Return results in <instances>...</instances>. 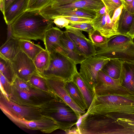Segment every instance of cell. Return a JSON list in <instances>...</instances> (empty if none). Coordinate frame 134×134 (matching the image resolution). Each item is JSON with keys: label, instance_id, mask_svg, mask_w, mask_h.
I'll return each instance as SVG.
<instances>
[{"label": "cell", "instance_id": "1", "mask_svg": "<svg viewBox=\"0 0 134 134\" xmlns=\"http://www.w3.org/2000/svg\"><path fill=\"white\" fill-rule=\"evenodd\" d=\"M53 23L40 10H26L11 24L12 36L19 40L43 41L46 32L53 27Z\"/></svg>", "mask_w": 134, "mask_h": 134}, {"label": "cell", "instance_id": "2", "mask_svg": "<svg viewBox=\"0 0 134 134\" xmlns=\"http://www.w3.org/2000/svg\"><path fill=\"white\" fill-rule=\"evenodd\" d=\"M77 126L81 134H134V130L125 128L105 114H88Z\"/></svg>", "mask_w": 134, "mask_h": 134}, {"label": "cell", "instance_id": "3", "mask_svg": "<svg viewBox=\"0 0 134 134\" xmlns=\"http://www.w3.org/2000/svg\"><path fill=\"white\" fill-rule=\"evenodd\" d=\"M113 113H134V94L95 95L85 115Z\"/></svg>", "mask_w": 134, "mask_h": 134}, {"label": "cell", "instance_id": "4", "mask_svg": "<svg viewBox=\"0 0 134 134\" xmlns=\"http://www.w3.org/2000/svg\"><path fill=\"white\" fill-rule=\"evenodd\" d=\"M57 96L52 92L45 91L32 85L29 88L23 89L12 85L8 99L18 104L42 109L54 100Z\"/></svg>", "mask_w": 134, "mask_h": 134}, {"label": "cell", "instance_id": "5", "mask_svg": "<svg viewBox=\"0 0 134 134\" xmlns=\"http://www.w3.org/2000/svg\"><path fill=\"white\" fill-rule=\"evenodd\" d=\"M42 110L45 115L51 117L55 120L59 129L67 132L70 131L81 118L58 96L54 100Z\"/></svg>", "mask_w": 134, "mask_h": 134}, {"label": "cell", "instance_id": "6", "mask_svg": "<svg viewBox=\"0 0 134 134\" xmlns=\"http://www.w3.org/2000/svg\"><path fill=\"white\" fill-rule=\"evenodd\" d=\"M50 53L49 66L40 75L44 77L58 78L66 82L72 80L78 72L76 64L64 52L54 51Z\"/></svg>", "mask_w": 134, "mask_h": 134}, {"label": "cell", "instance_id": "7", "mask_svg": "<svg viewBox=\"0 0 134 134\" xmlns=\"http://www.w3.org/2000/svg\"><path fill=\"white\" fill-rule=\"evenodd\" d=\"M0 108L10 120H37L47 115L44 114L42 109L15 103L10 100L1 91Z\"/></svg>", "mask_w": 134, "mask_h": 134}, {"label": "cell", "instance_id": "8", "mask_svg": "<svg viewBox=\"0 0 134 134\" xmlns=\"http://www.w3.org/2000/svg\"><path fill=\"white\" fill-rule=\"evenodd\" d=\"M109 59L96 55L87 58L80 64V75L93 91L99 72Z\"/></svg>", "mask_w": 134, "mask_h": 134}, {"label": "cell", "instance_id": "9", "mask_svg": "<svg viewBox=\"0 0 134 134\" xmlns=\"http://www.w3.org/2000/svg\"><path fill=\"white\" fill-rule=\"evenodd\" d=\"M105 6L101 0H79L66 5L40 11L46 18L53 20L59 14L70 9L82 8L96 12Z\"/></svg>", "mask_w": 134, "mask_h": 134}, {"label": "cell", "instance_id": "10", "mask_svg": "<svg viewBox=\"0 0 134 134\" xmlns=\"http://www.w3.org/2000/svg\"><path fill=\"white\" fill-rule=\"evenodd\" d=\"M96 56L109 59H117L134 64L133 41L120 46L110 48L96 49Z\"/></svg>", "mask_w": 134, "mask_h": 134}, {"label": "cell", "instance_id": "11", "mask_svg": "<svg viewBox=\"0 0 134 134\" xmlns=\"http://www.w3.org/2000/svg\"><path fill=\"white\" fill-rule=\"evenodd\" d=\"M11 61L16 77L21 79L28 81L32 75L38 73L33 61L21 50Z\"/></svg>", "mask_w": 134, "mask_h": 134}, {"label": "cell", "instance_id": "12", "mask_svg": "<svg viewBox=\"0 0 134 134\" xmlns=\"http://www.w3.org/2000/svg\"><path fill=\"white\" fill-rule=\"evenodd\" d=\"M65 31L74 44L78 51L87 58L96 55L95 47L90 40L82 33V31L67 26Z\"/></svg>", "mask_w": 134, "mask_h": 134}, {"label": "cell", "instance_id": "13", "mask_svg": "<svg viewBox=\"0 0 134 134\" xmlns=\"http://www.w3.org/2000/svg\"><path fill=\"white\" fill-rule=\"evenodd\" d=\"M44 77L51 91L69 105L81 117L85 115L86 111L79 107L70 96L65 87L66 81L57 77Z\"/></svg>", "mask_w": 134, "mask_h": 134}, {"label": "cell", "instance_id": "14", "mask_svg": "<svg viewBox=\"0 0 134 134\" xmlns=\"http://www.w3.org/2000/svg\"><path fill=\"white\" fill-rule=\"evenodd\" d=\"M13 122L21 127L34 130H38L44 133H50L59 129V127L51 117L46 115L37 120L26 121L11 119Z\"/></svg>", "mask_w": 134, "mask_h": 134}, {"label": "cell", "instance_id": "15", "mask_svg": "<svg viewBox=\"0 0 134 134\" xmlns=\"http://www.w3.org/2000/svg\"><path fill=\"white\" fill-rule=\"evenodd\" d=\"M63 31L57 27L49 29L46 32L43 41L45 49L49 53L53 52H64L60 38Z\"/></svg>", "mask_w": 134, "mask_h": 134}, {"label": "cell", "instance_id": "16", "mask_svg": "<svg viewBox=\"0 0 134 134\" xmlns=\"http://www.w3.org/2000/svg\"><path fill=\"white\" fill-rule=\"evenodd\" d=\"M95 95L97 96L109 95H126L134 94L131 91L121 85H113L97 81L93 90Z\"/></svg>", "mask_w": 134, "mask_h": 134}, {"label": "cell", "instance_id": "17", "mask_svg": "<svg viewBox=\"0 0 134 134\" xmlns=\"http://www.w3.org/2000/svg\"><path fill=\"white\" fill-rule=\"evenodd\" d=\"M60 41L64 52L76 64H80L87 58L78 51L73 42L65 31H63L60 36Z\"/></svg>", "mask_w": 134, "mask_h": 134}, {"label": "cell", "instance_id": "18", "mask_svg": "<svg viewBox=\"0 0 134 134\" xmlns=\"http://www.w3.org/2000/svg\"><path fill=\"white\" fill-rule=\"evenodd\" d=\"M29 0H15L5 10L4 19L7 25L12 24L14 20L26 11Z\"/></svg>", "mask_w": 134, "mask_h": 134}, {"label": "cell", "instance_id": "19", "mask_svg": "<svg viewBox=\"0 0 134 134\" xmlns=\"http://www.w3.org/2000/svg\"><path fill=\"white\" fill-rule=\"evenodd\" d=\"M21 51L19 40L13 37L7 40L0 48V57L11 61Z\"/></svg>", "mask_w": 134, "mask_h": 134}, {"label": "cell", "instance_id": "20", "mask_svg": "<svg viewBox=\"0 0 134 134\" xmlns=\"http://www.w3.org/2000/svg\"><path fill=\"white\" fill-rule=\"evenodd\" d=\"M122 61V68L119 78L121 85L134 92V64Z\"/></svg>", "mask_w": 134, "mask_h": 134}, {"label": "cell", "instance_id": "21", "mask_svg": "<svg viewBox=\"0 0 134 134\" xmlns=\"http://www.w3.org/2000/svg\"><path fill=\"white\" fill-rule=\"evenodd\" d=\"M78 86L81 92L87 107H90L95 96V94L77 72L74 75L72 80Z\"/></svg>", "mask_w": 134, "mask_h": 134}, {"label": "cell", "instance_id": "22", "mask_svg": "<svg viewBox=\"0 0 134 134\" xmlns=\"http://www.w3.org/2000/svg\"><path fill=\"white\" fill-rule=\"evenodd\" d=\"M65 87L71 99L79 107L85 111L87 109L81 92L73 80L66 82Z\"/></svg>", "mask_w": 134, "mask_h": 134}, {"label": "cell", "instance_id": "23", "mask_svg": "<svg viewBox=\"0 0 134 134\" xmlns=\"http://www.w3.org/2000/svg\"><path fill=\"white\" fill-rule=\"evenodd\" d=\"M122 61L118 59H110L102 68L101 70L111 77L119 79L121 71Z\"/></svg>", "mask_w": 134, "mask_h": 134}, {"label": "cell", "instance_id": "24", "mask_svg": "<svg viewBox=\"0 0 134 134\" xmlns=\"http://www.w3.org/2000/svg\"><path fill=\"white\" fill-rule=\"evenodd\" d=\"M105 114L123 127L134 130V113H113Z\"/></svg>", "mask_w": 134, "mask_h": 134}, {"label": "cell", "instance_id": "25", "mask_svg": "<svg viewBox=\"0 0 134 134\" xmlns=\"http://www.w3.org/2000/svg\"><path fill=\"white\" fill-rule=\"evenodd\" d=\"M134 16L125 9L122 10L119 21L118 30L120 34L127 35L132 26Z\"/></svg>", "mask_w": 134, "mask_h": 134}, {"label": "cell", "instance_id": "26", "mask_svg": "<svg viewBox=\"0 0 134 134\" xmlns=\"http://www.w3.org/2000/svg\"><path fill=\"white\" fill-rule=\"evenodd\" d=\"M19 42L21 50L33 61L40 52L44 49L39 44H35L30 40L19 39Z\"/></svg>", "mask_w": 134, "mask_h": 134}, {"label": "cell", "instance_id": "27", "mask_svg": "<svg viewBox=\"0 0 134 134\" xmlns=\"http://www.w3.org/2000/svg\"><path fill=\"white\" fill-rule=\"evenodd\" d=\"M50 60V53L45 49L36 56L33 61L38 74H41L48 69Z\"/></svg>", "mask_w": 134, "mask_h": 134}, {"label": "cell", "instance_id": "28", "mask_svg": "<svg viewBox=\"0 0 134 134\" xmlns=\"http://www.w3.org/2000/svg\"><path fill=\"white\" fill-rule=\"evenodd\" d=\"M0 72L12 85L16 76L11 61L0 57Z\"/></svg>", "mask_w": 134, "mask_h": 134}, {"label": "cell", "instance_id": "29", "mask_svg": "<svg viewBox=\"0 0 134 134\" xmlns=\"http://www.w3.org/2000/svg\"><path fill=\"white\" fill-rule=\"evenodd\" d=\"M96 15V11L84 8H76L62 12L59 14L55 18L59 16H76L92 20L95 18Z\"/></svg>", "mask_w": 134, "mask_h": 134}, {"label": "cell", "instance_id": "30", "mask_svg": "<svg viewBox=\"0 0 134 134\" xmlns=\"http://www.w3.org/2000/svg\"><path fill=\"white\" fill-rule=\"evenodd\" d=\"M88 34L89 37L96 49L106 47L109 38L102 36L99 31L94 29Z\"/></svg>", "mask_w": 134, "mask_h": 134}, {"label": "cell", "instance_id": "31", "mask_svg": "<svg viewBox=\"0 0 134 134\" xmlns=\"http://www.w3.org/2000/svg\"><path fill=\"white\" fill-rule=\"evenodd\" d=\"M133 41V39L130 36L121 34L116 35L109 38L107 46L105 48L118 47Z\"/></svg>", "mask_w": 134, "mask_h": 134}, {"label": "cell", "instance_id": "32", "mask_svg": "<svg viewBox=\"0 0 134 134\" xmlns=\"http://www.w3.org/2000/svg\"><path fill=\"white\" fill-rule=\"evenodd\" d=\"M33 86L42 91H51L48 86L45 78L38 73L32 75L28 81Z\"/></svg>", "mask_w": 134, "mask_h": 134}, {"label": "cell", "instance_id": "33", "mask_svg": "<svg viewBox=\"0 0 134 134\" xmlns=\"http://www.w3.org/2000/svg\"><path fill=\"white\" fill-rule=\"evenodd\" d=\"M102 0L111 18L115 10L122 4L121 0Z\"/></svg>", "mask_w": 134, "mask_h": 134}, {"label": "cell", "instance_id": "34", "mask_svg": "<svg viewBox=\"0 0 134 134\" xmlns=\"http://www.w3.org/2000/svg\"><path fill=\"white\" fill-rule=\"evenodd\" d=\"M53 0H29L27 10H40Z\"/></svg>", "mask_w": 134, "mask_h": 134}, {"label": "cell", "instance_id": "35", "mask_svg": "<svg viewBox=\"0 0 134 134\" xmlns=\"http://www.w3.org/2000/svg\"><path fill=\"white\" fill-rule=\"evenodd\" d=\"M106 22V13L102 16L95 18L91 23L93 29L97 30L100 33L104 28Z\"/></svg>", "mask_w": 134, "mask_h": 134}, {"label": "cell", "instance_id": "36", "mask_svg": "<svg viewBox=\"0 0 134 134\" xmlns=\"http://www.w3.org/2000/svg\"><path fill=\"white\" fill-rule=\"evenodd\" d=\"M1 92L6 97L9 98L10 93L11 85L0 72Z\"/></svg>", "mask_w": 134, "mask_h": 134}, {"label": "cell", "instance_id": "37", "mask_svg": "<svg viewBox=\"0 0 134 134\" xmlns=\"http://www.w3.org/2000/svg\"><path fill=\"white\" fill-rule=\"evenodd\" d=\"M79 0H53L47 5L40 10L42 11L66 5Z\"/></svg>", "mask_w": 134, "mask_h": 134}, {"label": "cell", "instance_id": "38", "mask_svg": "<svg viewBox=\"0 0 134 134\" xmlns=\"http://www.w3.org/2000/svg\"><path fill=\"white\" fill-rule=\"evenodd\" d=\"M67 26L80 31H85L88 33L93 29L91 22L70 23Z\"/></svg>", "mask_w": 134, "mask_h": 134}, {"label": "cell", "instance_id": "39", "mask_svg": "<svg viewBox=\"0 0 134 134\" xmlns=\"http://www.w3.org/2000/svg\"><path fill=\"white\" fill-rule=\"evenodd\" d=\"M123 7V5L122 4L117 8L114 11L111 18L112 22L115 28L118 31L119 21Z\"/></svg>", "mask_w": 134, "mask_h": 134}, {"label": "cell", "instance_id": "40", "mask_svg": "<svg viewBox=\"0 0 134 134\" xmlns=\"http://www.w3.org/2000/svg\"><path fill=\"white\" fill-rule=\"evenodd\" d=\"M53 20L57 27L61 28L65 27L70 23L69 21L63 16L57 17Z\"/></svg>", "mask_w": 134, "mask_h": 134}, {"label": "cell", "instance_id": "41", "mask_svg": "<svg viewBox=\"0 0 134 134\" xmlns=\"http://www.w3.org/2000/svg\"><path fill=\"white\" fill-rule=\"evenodd\" d=\"M68 20L70 23L91 22L92 19H90L76 16H63ZM69 23V24H70Z\"/></svg>", "mask_w": 134, "mask_h": 134}, {"label": "cell", "instance_id": "42", "mask_svg": "<svg viewBox=\"0 0 134 134\" xmlns=\"http://www.w3.org/2000/svg\"><path fill=\"white\" fill-rule=\"evenodd\" d=\"M123 8L131 13L134 14V0L129 4L124 6Z\"/></svg>", "mask_w": 134, "mask_h": 134}, {"label": "cell", "instance_id": "43", "mask_svg": "<svg viewBox=\"0 0 134 134\" xmlns=\"http://www.w3.org/2000/svg\"><path fill=\"white\" fill-rule=\"evenodd\" d=\"M106 10V7L105 6L101 9L96 11V15L95 17H98L103 16L105 13Z\"/></svg>", "mask_w": 134, "mask_h": 134}, {"label": "cell", "instance_id": "44", "mask_svg": "<svg viewBox=\"0 0 134 134\" xmlns=\"http://www.w3.org/2000/svg\"><path fill=\"white\" fill-rule=\"evenodd\" d=\"M13 37L12 34V29L11 24L7 25V40Z\"/></svg>", "mask_w": 134, "mask_h": 134}, {"label": "cell", "instance_id": "45", "mask_svg": "<svg viewBox=\"0 0 134 134\" xmlns=\"http://www.w3.org/2000/svg\"><path fill=\"white\" fill-rule=\"evenodd\" d=\"M127 35L131 37L133 39L134 38V16L132 26Z\"/></svg>", "mask_w": 134, "mask_h": 134}, {"label": "cell", "instance_id": "46", "mask_svg": "<svg viewBox=\"0 0 134 134\" xmlns=\"http://www.w3.org/2000/svg\"><path fill=\"white\" fill-rule=\"evenodd\" d=\"M15 0H4L5 10L8 8Z\"/></svg>", "mask_w": 134, "mask_h": 134}, {"label": "cell", "instance_id": "47", "mask_svg": "<svg viewBox=\"0 0 134 134\" xmlns=\"http://www.w3.org/2000/svg\"><path fill=\"white\" fill-rule=\"evenodd\" d=\"M0 7L1 10L3 14L5 10L4 0H0Z\"/></svg>", "mask_w": 134, "mask_h": 134}, {"label": "cell", "instance_id": "48", "mask_svg": "<svg viewBox=\"0 0 134 134\" xmlns=\"http://www.w3.org/2000/svg\"><path fill=\"white\" fill-rule=\"evenodd\" d=\"M133 0H124L122 1L124 6L127 5L131 3Z\"/></svg>", "mask_w": 134, "mask_h": 134}, {"label": "cell", "instance_id": "49", "mask_svg": "<svg viewBox=\"0 0 134 134\" xmlns=\"http://www.w3.org/2000/svg\"><path fill=\"white\" fill-rule=\"evenodd\" d=\"M122 1H123L124 0H121Z\"/></svg>", "mask_w": 134, "mask_h": 134}, {"label": "cell", "instance_id": "50", "mask_svg": "<svg viewBox=\"0 0 134 134\" xmlns=\"http://www.w3.org/2000/svg\"></svg>", "mask_w": 134, "mask_h": 134}]
</instances>
